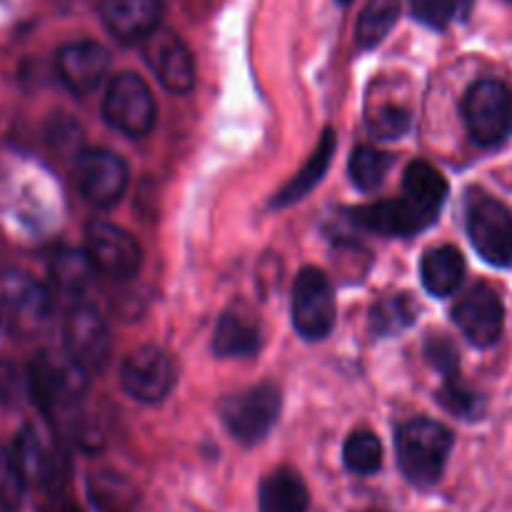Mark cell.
<instances>
[{
	"label": "cell",
	"mask_w": 512,
	"mask_h": 512,
	"mask_svg": "<svg viewBox=\"0 0 512 512\" xmlns=\"http://www.w3.org/2000/svg\"><path fill=\"white\" fill-rule=\"evenodd\" d=\"M338 3L340 5H350V3H353V0H338Z\"/></svg>",
	"instance_id": "8d00e7d4"
},
{
	"label": "cell",
	"mask_w": 512,
	"mask_h": 512,
	"mask_svg": "<svg viewBox=\"0 0 512 512\" xmlns=\"http://www.w3.org/2000/svg\"><path fill=\"white\" fill-rule=\"evenodd\" d=\"M100 18L123 43H145L163 20V0H100Z\"/></svg>",
	"instance_id": "e0dca14e"
},
{
	"label": "cell",
	"mask_w": 512,
	"mask_h": 512,
	"mask_svg": "<svg viewBox=\"0 0 512 512\" xmlns=\"http://www.w3.org/2000/svg\"><path fill=\"white\" fill-rule=\"evenodd\" d=\"M368 128L370 133L378 135V138H400V135L408 133L410 128V113L405 108H400V105H383V108L370 118Z\"/></svg>",
	"instance_id": "d6a6232c"
},
{
	"label": "cell",
	"mask_w": 512,
	"mask_h": 512,
	"mask_svg": "<svg viewBox=\"0 0 512 512\" xmlns=\"http://www.w3.org/2000/svg\"><path fill=\"white\" fill-rule=\"evenodd\" d=\"M28 488V475L13 448H0V508L13 512L20 508Z\"/></svg>",
	"instance_id": "4dcf8cb0"
},
{
	"label": "cell",
	"mask_w": 512,
	"mask_h": 512,
	"mask_svg": "<svg viewBox=\"0 0 512 512\" xmlns=\"http://www.w3.org/2000/svg\"><path fill=\"white\" fill-rule=\"evenodd\" d=\"M55 503H53V510L50 512H83L78 508V505L73 503V500H68V498H63V495H55Z\"/></svg>",
	"instance_id": "d590c367"
},
{
	"label": "cell",
	"mask_w": 512,
	"mask_h": 512,
	"mask_svg": "<svg viewBox=\"0 0 512 512\" xmlns=\"http://www.w3.org/2000/svg\"><path fill=\"white\" fill-rule=\"evenodd\" d=\"M425 358L428 363L443 375L445 380L448 378H458L460 375V353L458 345L443 333H430L425 338Z\"/></svg>",
	"instance_id": "1f68e13d"
},
{
	"label": "cell",
	"mask_w": 512,
	"mask_h": 512,
	"mask_svg": "<svg viewBox=\"0 0 512 512\" xmlns=\"http://www.w3.org/2000/svg\"><path fill=\"white\" fill-rule=\"evenodd\" d=\"M418 303L410 298L408 293L388 295V298L378 300L370 310L368 328L375 338H388V335L403 333L418 318Z\"/></svg>",
	"instance_id": "484cf974"
},
{
	"label": "cell",
	"mask_w": 512,
	"mask_h": 512,
	"mask_svg": "<svg viewBox=\"0 0 512 512\" xmlns=\"http://www.w3.org/2000/svg\"><path fill=\"white\" fill-rule=\"evenodd\" d=\"M88 495L98 512H133L138 508V488L115 470L90 475Z\"/></svg>",
	"instance_id": "d4e9b609"
},
{
	"label": "cell",
	"mask_w": 512,
	"mask_h": 512,
	"mask_svg": "<svg viewBox=\"0 0 512 512\" xmlns=\"http://www.w3.org/2000/svg\"><path fill=\"white\" fill-rule=\"evenodd\" d=\"M120 385L138 403H163L175 388V365L163 348L143 345L123 360Z\"/></svg>",
	"instance_id": "30bf717a"
},
{
	"label": "cell",
	"mask_w": 512,
	"mask_h": 512,
	"mask_svg": "<svg viewBox=\"0 0 512 512\" xmlns=\"http://www.w3.org/2000/svg\"><path fill=\"white\" fill-rule=\"evenodd\" d=\"M13 450L15 455H18L20 465H23L30 483H35L40 490L53 495V498L60 495V490H63L65 485L68 465H65L63 453H60L53 443H48V440L40 435V430H35L33 425L20 430Z\"/></svg>",
	"instance_id": "9a60e30c"
},
{
	"label": "cell",
	"mask_w": 512,
	"mask_h": 512,
	"mask_svg": "<svg viewBox=\"0 0 512 512\" xmlns=\"http://www.w3.org/2000/svg\"><path fill=\"white\" fill-rule=\"evenodd\" d=\"M283 408V398L275 385H255V388L233 393L220 403L218 413L225 428L238 443L255 445L275 428Z\"/></svg>",
	"instance_id": "5b68a950"
},
{
	"label": "cell",
	"mask_w": 512,
	"mask_h": 512,
	"mask_svg": "<svg viewBox=\"0 0 512 512\" xmlns=\"http://www.w3.org/2000/svg\"><path fill=\"white\" fill-rule=\"evenodd\" d=\"M310 493L303 475L293 468H278L260 483V512H308Z\"/></svg>",
	"instance_id": "44dd1931"
},
{
	"label": "cell",
	"mask_w": 512,
	"mask_h": 512,
	"mask_svg": "<svg viewBox=\"0 0 512 512\" xmlns=\"http://www.w3.org/2000/svg\"><path fill=\"white\" fill-rule=\"evenodd\" d=\"M145 63L170 93H190L195 85V63L188 45L168 28H158L143 43Z\"/></svg>",
	"instance_id": "5bb4252c"
},
{
	"label": "cell",
	"mask_w": 512,
	"mask_h": 512,
	"mask_svg": "<svg viewBox=\"0 0 512 512\" xmlns=\"http://www.w3.org/2000/svg\"><path fill=\"white\" fill-rule=\"evenodd\" d=\"M435 400L460 420H480L485 415V398L460 383V375L443 380V388L435 393Z\"/></svg>",
	"instance_id": "f546056e"
},
{
	"label": "cell",
	"mask_w": 512,
	"mask_h": 512,
	"mask_svg": "<svg viewBox=\"0 0 512 512\" xmlns=\"http://www.w3.org/2000/svg\"><path fill=\"white\" fill-rule=\"evenodd\" d=\"M3 300L13 320L23 328H35L50 315V293L30 275H10L3 285Z\"/></svg>",
	"instance_id": "ac0fdd59"
},
{
	"label": "cell",
	"mask_w": 512,
	"mask_h": 512,
	"mask_svg": "<svg viewBox=\"0 0 512 512\" xmlns=\"http://www.w3.org/2000/svg\"><path fill=\"white\" fill-rule=\"evenodd\" d=\"M263 348V333L255 320L240 313H225L215 325L213 353L218 358H253Z\"/></svg>",
	"instance_id": "7402d4cb"
},
{
	"label": "cell",
	"mask_w": 512,
	"mask_h": 512,
	"mask_svg": "<svg viewBox=\"0 0 512 512\" xmlns=\"http://www.w3.org/2000/svg\"><path fill=\"white\" fill-rule=\"evenodd\" d=\"M85 255H88L95 273L118 280V283L135 278L140 265H143V250H140L138 240L128 230L110 223L88 225Z\"/></svg>",
	"instance_id": "ba28073f"
},
{
	"label": "cell",
	"mask_w": 512,
	"mask_h": 512,
	"mask_svg": "<svg viewBox=\"0 0 512 512\" xmlns=\"http://www.w3.org/2000/svg\"><path fill=\"white\" fill-rule=\"evenodd\" d=\"M468 238L480 258L493 268H512V208L495 195L470 193L465 208Z\"/></svg>",
	"instance_id": "3957f363"
},
{
	"label": "cell",
	"mask_w": 512,
	"mask_h": 512,
	"mask_svg": "<svg viewBox=\"0 0 512 512\" xmlns=\"http://www.w3.org/2000/svg\"><path fill=\"white\" fill-rule=\"evenodd\" d=\"M23 390H28V380L20 378L18 368L13 363H0V400L15 405Z\"/></svg>",
	"instance_id": "e575fe53"
},
{
	"label": "cell",
	"mask_w": 512,
	"mask_h": 512,
	"mask_svg": "<svg viewBox=\"0 0 512 512\" xmlns=\"http://www.w3.org/2000/svg\"><path fill=\"white\" fill-rule=\"evenodd\" d=\"M420 280L425 290L435 298H448L463 285L465 280V258L453 245H438L430 248L420 260Z\"/></svg>",
	"instance_id": "ffe728a7"
},
{
	"label": "cell",
	"mask_w": 512,
	"mask_h": 512,
	"mask_svg": "<svg viewBox=\"0 0 512 512\" xmlns=\"http://www.w3.org/2000/svg\"><path fill=\"white\" fill-rule=\"evenodd\" d=\"M390 155L383 153V150L373 148V145H358L350 155L348 173L353 178L355 188H360L363 193H373V190L380 188L385 173L390 170Z\"/></svg>",
	"instance_id": "83f0119b"
},
{
	"label": "cell",
	"mask_w": 512,
	"mask_h": 512,
	"mask_svg": "<svg viewBox=\"0 0 512 512\" xmlns=\"http://www.w3.org/2000/svg\"><path fill=\"white\" fill-rule=\"evenodd\" d=\"M93 275L95 270L88 255L78 250H58L50 260V278H53L55 290L68 298L70 305L90 300L88 293L93 288Z\"/></svg>",
	"instance_id": "603a6c76"
},
{
	"label": "cell",
	"mask_w": 512,
	"mask_h": 512,
	"mask_svg": "<svg viewBox=\"0 0 512 512\" xmlns=\"http://www.w3.org/2000/svg\"><path fill=\"white\" fill-rule=\"evenodd\" d=\"M25 380H28V395L45 415L78 403L88 385L85 370L70 355L55 358L50 353H40L30 360Z\"/></svg>",
	"instance_id": "277c9868"
},
{
	"label": "cell",
	"mask_w": 512,
	"mask_h": 512,
	"mask_svg": "<svg viewBox=\"0 0 512 512\" xmlns=\"http://www.w3.org/2000/svg\"><path fill=\"white\" fill-rule=\"evenodd\" d=\"M400 15V0H368L355 25V40L363 50L383 43L395 28Z\"/></svg>",
	"instance_id": "4316f807"
},
{
	"label": "cell",
	"mask_w": 512,
	"mask_h": 512,
	"mask_svg": "<svg viewBox=\"0 0 512 512\" xmlns=\"http://www.w3.org/2000/svg\"><path fill=\"white\" fill-rule=\"evenodd\" d=\"M110 53L95 40H75L65 43L55 55V68L60 80L73 90L75 95L93 93L103 83L108 73Z\"/></svg>",
	"instance_id": "2e32d148"
},
{
	"label": "cell",
	"mask_w": 512,
	"mask_h": 512,
	"mask_svg": "<svg viewBox=\"0 0 512 512\" xmlns=\"http://www.w3.org/2000/svg\"><path fill=\"white\" fill-rule=\"evenodd\" d=\"M335 148H338V138H335L333 130L325 128L323 138L318 140V148L313 150V155L308 158V163H305L303 168H300L298 173L290 178V183H285L283 188L275 193L273 203L270 205H273V208H288V205L303 200L305 195H308L310 190H313L315 185L323 180V175L328 173L330 160H333V155H335Z\"/></svg>",
	"instance_id": "d6986e66"
},
{
	"label": "cell",
	"mask_w": 512,
	"mask_h": 512,
	"mask_svg": "<svg viewBox=\"0 0 512 512\" xmlns=\"http://www.w3.org/2000/svg\"><path fill=\"white\" fill-rule=\"evenodd\" d=\"M73 178L75 188L88 203L98 205V208H110L123 198L125 188H128V165L110 150H83L75 158Z\"/></svg>",
	"instance_id": "8fae6325"
},
{
	"label": "cell",
	"mask_w": 512,
	"mask_h": 512,
	"mask_svg": "<svg viewBox=\"0 0 512 512\" xmlns=\"http://www.w3.org/2000/svg\"><path fill=\"white\" fill-rule=\"evenodd\" d=\"M345 468L355 475H373L383 468V445L370 430H355L343 448Z\"/></svg>",
	"instance_id": "f1b7e54d"
},
{
	"label": "cell",
	"mask_w": 512,
	"mask_h": 512,
	"mask_svg": "<svg viewBox=\"0 0 512 512\" xmlns=\"http://www.w3.org/2000/svg\"><path fill=\"white\" fill-rule=\"evenodd\" d=\"M348 220L368 233L385 235V238H410V235L430 228L438 220V213L403 195V198L378 200V203L353 208L348 213Z\"/></svg>",
	"instance_id": "7c38bea8"
},
{
	"label": "cell",
	"mask_w": 512,
	"mask_h": 512,
	"mask_svg": "<svg viewBox=\"0 0 512 512\" xmlns=\"http://www.w3.org/2000/svg\"><path fill=\"white\" fill-rule=\"evenodd\" d=\"M510 3H512V0H510Z\"/></svg>",
	"instance_id": "f35d334b"
},
{
	"label": "cell",
	"mask_w": 512,
	"mask_h": 512,
	"mask_svg": "<svg viewBox=\"0 0 512 512\" xmlns=\"http://www.w3.org/2000/svg\"><path fill=\"white\" fill-rule=\"evenodd\" d=\"M293 325L305 340H323L333 330L335 293L323 270L303 268L295 278Z\"/></svg>",
	"instance_id": "9c48e42d"
},
{
	"label": "cell",
	"mask_w": 512,
	"mask_h": 512,
	"mask_svg": "<svg viewBox=\"0 0 512 512\" xmlns=\"http://www.w3.org/2000/svg\"><path fill=\"white\" fill-rule=\"evenodd\" d=\"M103 118L110 128L130 138H143L158 118L153 90L138 73L115 75L103 98Z\"/></svg>",
	"instance_id": "8992f818"
},
{
	"label": "cell",
	"mask_w": 512,
	"mask_h": 512,
	"mask_svg": "<svg viewBox=\"0 0 512 512\" xmlns=\"http://www.w3.org/2000/svg\"><path fill=\"white\" fill-rule=\"evenodd\" d=\"M453 320L460 333L478 348H490L500 340L505 328V308L500 295L490 285L470 288L453 308Z\"/></svg>",
	"instance_id": "4fadbf2b"
},
{
	"label": "cell",
	"mask_w": 512,
	"mask_h": 512,
	"mask_svg": "<svg viewBox=\"0 0 512 512\" xmlns=\"http://www.w3.org/2000/svg\"><path fill=\"white\" fill-rule=\"evenodd\" d=\"M63 335L65 350L85 373H95L108 365L113 338H110V330L100 310L90 300L70 305L63 323Z\"/></svg>",
	"instance_id": "52a82bcc"
},
{
	"label": "cell",
	"mask_w": 512,
	"mask_h": 512,
	"mask_svg": "<svg viewBox=\"0 0 512 512\" xmlns=\"http://www.w3.org/2000/svg\"><path fill=\"white\" fill-rule=\"evenodd\" d=\"M463 118L473 143L500 148L512 135V90L498 78H483L463 98Z\"/></svg>",
	"instance_id": "7a4b0ae2"
},
{
	"label": "cell",
	"mask_w": 512,
	"mask_h": 512,
	"mask_svg": "<svg viewBox=\"0 0 512 512\" xmlns=\"http://www.w3.org/2000/svg\"><path fill=\"white\" fill-rule=\"evenodd\" d=\"M450 450H453V433L435 420H408L395 433L400 473L415 488H433L440 483Z\"/></svg>",
	"instance_id": "6da1fadb"
},
{
	"label": "cell",
	"mask_w": 512,
	"mask_h": 512,
	"mask_svg": "<svg viewBox=\"0 0 512 512\" xmlns=\"http://www.w3.org/2000/svg\"><path fill=\"white\" fill-rule=\"evenodd\" d=\"M403 193L423 208L440 215V208L448 198V180L428 160H413L403 173Z\"/></svg>",
	"instance_id": "cb8c5ba5"
},
{
	"label": "cell",
	"mask_w": 512,
	"mask_h": 512,
	"mask_svg": "<svg viewBox=\"0 0 512 512\" xmlns=\"http://www.w3.org/2000/svg\"><path fill=\"white\" fill-rule=\"evenodd\" d=\"M460 0H410L413 15L423 25L435 30H443L458 13Z\"/></svg>",
	"instance_id": "836d02e7"
},
{
	"label": "cell",
	"mask_w": 512,
	"mask_h": 512,
	"mask_svg": "<svg viewBox=\"0 0 512 512\" xmlns=\"http://www.w3.org/2000/svg\"><path fill=\"white\" fill-rule=\"evenodd\" d=\"M365 512H375V510H365Z\"/></svg>",
	"instance_id": "74e56055"
}]
</instances>
